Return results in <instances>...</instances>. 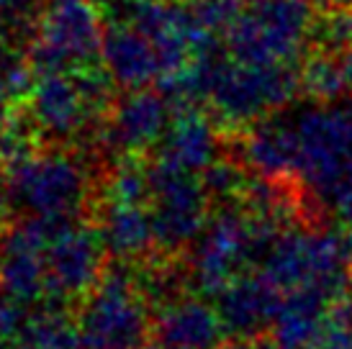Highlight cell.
Wrapping results in <instances>:
<instances>
[{
	"mask_svg": "<svg viewBox=\"0 0 352 349\" xmlns=\"http://www.w3.org/2000/svg\"><path fill=\"white\" fill-rule=\"evenodd\" d=\"M314 26L311 0H250L226 31V47L239 62L294 65Z\"/></svg>",
	"mask_w": 352,
	"mask_h": 349,
	"instance_id": "obj_3",
	"label": "cell"
},
{
	"mask_svg": "<svg viewBox=\"0 0 352 349\" xmlns=\"http://www.w3.org/2000/svg\"><path fill=\"white\" fill-rule=\"evenodd\" d=\"M0 221H3V203H0Z\"/></svg>",
	"mask_w": 352,
	"mask_h": 349,
	"instance_id": "obj_40",
	"label": "cell"
},
{
	"mask_svg": "<svg viewBox=\"0 0 352 349\" xmlns=\"http://www.w3.org/2000/svg\"><path fill=\"white\" fill-rule=\"evenodd\" d=\"M298 75L291 65H254V62H219L208 90V103L216 118L229 126L260 121L275 108L291 103L298 90Z\"/></svg>",
	"mask_w": 352,
	"mask_h": 349,
	"instance_id": "obj_7",
	"label": "cell"
},
{
	"mask_svg": "<svg viewBox=\"0 0 352 349\" xmlns=\"http://www.w3.org/2000/svg\"><path fill=\"white\" fill-rule=\"evenodd\" d=\"M34 126L54 142H67L100 116L88 100L75 72H44L29 93Z\"/></svg>",
	"mask_w": 352,
	"mask_h": 349,
	"instance_id": "obj_12",
	"label": "cell"
},
{
	"mask_svg": "<svg viewBox=\"0 0 352 349\" xmlns=\"http://www.w3.org/2000/svg\"><path fill=\"white\" fill-rule=\"evenodd\" d=\"M23 324H26L23 303H19L16 298H10L8 293L0 291V347L21 337Z\"/></svg>",
	"mask_w": 352,
	"mask_h": 349,
	"instance_id": "obj_27",
	"label": "cell"
},
{
	"mask_svg": "<svg viewBox=\"0 0 352 349\" xmlns=\"http://www.w3.org/2000/svg\"><path fill=\"white\" fill-rule=\"evenodd\" d=\"M260 264L283 293L314 291L329 303L350 293V239L329 229L278 234Z\"/></svg>",
	"mask_w": 352,
	"mask_h": 349,
	"instance_id": "obj_1",
	"label": "cell"
},
{
	"mask_svg": "<svg viewBox=\"0 0 352 349\" xmlns=\"http://www.w3.org/2000/svg\"><path fill=\"white\" fill-rule=\"evenodd\" d=\"M10 103H13V100H10L8 93H6L3 85H0V134L10 126V111H8Z\"/></svg>",
	"mask_w": 352,
	"mask_h": 349,
	"instance_id": "obj_30",
	"label": "cell"
},
{
	"mask_svg": "<svg viewBox=\"0 0 352 349\" xmlns=\"http://www.w3.org/2000/svg\"><path fill=\"white\" fill-rule=\"evenodd\" d=\"M54 0H6V5H13V8L19 10H29V8H36V5H50Z\"/></svg>",
	"mask_w": 352,
	"mask_h": 349,
	"instance_id": "obj_32",
	"label": "cell"
},
{
	"mask_svg": "<svg viewBox=\"0 0 352 349\" xmlns=\"http://www.w3.org/2000/svg\"><path fill=\"white\" fill-rule=\"evenodd\" d=\"M314 36L332 52L352 47V8H334L329 19L316 21Z\"/></svg>",
	"mask_w": 352,
	"mask_h": 349,
	"instance_id": "obj_26",
	"label": "cell"
},
{
	"mask_svg": "<svg viewBox=\"0 0 352 349\" xmlns=\"http://www.w3.org/2000/svg\"><path fill=\"white\" fill-rule=\"evenodd\" d=\"M98 232L116 260H139L157 244L152 211L144 203H106Z\"/></svg>",
	"mask_w": 352,
	"mask_h": 349,
	"instance_id": "obj_20",
	"label": "cell"
},
{
	"mask_svg": "<svg viewBox=\"0 0 352 349\" xmlns=\"http://www.w3.org/2000/svg\"><path fill=\"white\" fill-rule=\"evenodd\" d=\"M337 59H340V67H342V78H344V90L352 95V47L342 49L340 54H337Z\"/></svg>",
	"mask_w": 352,
	"mask_h": 349,
	"instance_id": "obj_29",
	"label": "cell"
},
{
	"mask_svg": "<svg viewBox=\"0 0 352 349\" xmlns=\"http://www.w3.org/2000/svg\"><path fill=\"white\" fill-rule=\"evenodd\" d=\"M280 306L278 288L265 275H236L224 291L216 295V308L229 334L254 337L273 326Z\"/></svg>",
	"mask_w": 352,
	"mask_h": 349,
	"instance_id": "obj_14",
	"label": "cell"
},
{
	"mask_svg": "<svg viewBox=\"0 0 352 349\" xmlns=\"http://www.w3.org/2000/svg\"><path fill=\"white\" fill-rule=\"evenodd\" d=\"M0 8H8V5H6V0H0Z\"/></svg>",
	"mask_w": 352,
	"mask_h": 349,
	"instance_id": "obj_39",
	"label": "cell"
},
{
	"mask_svg": "<svg viewBox=\"0 0 352 349\" xmlns=\"http://www.w3.org/2000/svg\"><path fill=\"white\" fill-rule=\"evenodd\" d=\"M170 100L149 90H131L118 100L106 126V144L121 155H137L162 142L170 126Z\"/></svg>",
	"mask_w": 352,
	"mask_h": 349,
	"instance_id": "obj_13",
	"label": "cell"
},
{
	"mask_svg": "<svg viewBox=\"0 0 352 349\" xmlns=\"http://www.w3.org/2000/svg\"><path fill=\"white\" fill-rule=\"evenodd\" d=\"M219 155V134L211 118L196 108H183L173 116L162 136V159L180 165L190 172H204Z\"/></svg>",
	"mask_w": 352,
	"mask_h": 349,
	"instance_id": "obj_18",
	"label": "cell"
},
{
	"mask_svg": "<svg viewBox=\"0 0 352 349\" xmlns=\"http://www.w3.org/2000/svg\"><path fill=\"white\" fill-rule=\"evenodd\" d=\"M257 349H280V347H278V344H260Z\"/></svg>",
	"mask_w": 352,
	"mask_h": 349,
	"instance_id": "obj_37",
	"label": "cell"
},
{
	"mask_svg": "<svg viewBox=\"0 0 352 349\" xmlns=\"http://www.w3.org/2000/svg\"><path fill=\"white\" fill-rule=\"evenodd\" d=\"M157 339L177 349H216L226 334L219 308L201 298H177L155 321Z\"/></svg>",
	"mask_w": 352,
	"mask_h": 349,
	"instance_id": "obj_16",
	"label": "cell"
},
{
	"mask_svg": "<svg viewBox=\"0 0 352 349\" xmlns=\"http://www.w3.org/2000/svg\"><path fill=\"white\" fill-rule=\"evenodd\" d=\"M327 205L337 214V218H340L344 226H350L352 229V185L350 188H344V190H340Z\"/></svg>",
	"mask_w": 352,
	"mask_h": 349,
	"instance_id": "obj_28",
	"label": "cell"
},
{
	"mask_svg": "<svg viewBox=\"0 0 352 349\" xmlns=\"http://www.w3.org/2000/svg\"><path fill=\"white\" fill-rule=\"evenodd\" d=\"M100 59L113 85L126 90H142L152 80L162 78V62L155 44L137 26H108L100 44Z\"/></svg>",
	"mask_w": 352,
	"mask_h": 349,
	"instance_id": "obj_15",
	"label": "cell"
},
{
	"mask_svg": "<svg viewBox=\"0 0 352 349\" xmlns=\"http://www.w3.org/2000/svg\"><path fill=\"white\" fill-rule=\"evenodd\" d=\"M59 223V218L29 216L0 242V291L23 306L39 303L50 295L47 247Z\"/></svg>",
	"mask_w": 352,
	"mask_h": 349,
	"instance_id": "obj_11",
	"label": "cell"
},
{
	"mask_svg": "<svg viewBox=\"0 0 352 349\" xmlns=\"http://www.w3.org/2000/svg\"><path fill=\"white\" fill-rule=\"evenodd\" d=\"M106 29L90 0H54L41 13L36 39L29 49L31 67L44 72H72L93 65L100 54Z\"/></svg>",
	"mask_w": 352,
	"mask_h": 349,
	"instance_id": "obj_8",
	"label": "cell"
},
{
	"mask_svg": "<svg viewBox=\"0 0 352 349\" xmlns=\"http://www.w3.org/2000/svg\"><path fill=\"white\" fill-rule=\"evenodd\" d=\"M278 236V221L270 214L219 211L193 242L190 282L196 293L219 295L250 262H263Z\"/></svg>",
	"mask_w": 352,
	"mask_h": 349,
	"instance_id": "obj_2",
	"label": "cell"
},
{
	"mask_svg": "<svg viewBox=\"0 0 352 349\" xmlns=\"http://www.w3.org/2000/svg\"><path fill=\"white\" fill-rule=\"evenodd\" d=\"M19 349H39V347H31V344H21Z\"/></svg>",
	"mask_w": 352,
	"mask_h": 349,
	"instance_id": "obj_38",
	"label": "cell"
},
{
	"mask_svg": "<svg viewBox=\"0 0 352 349\" xmlns=\"http://www.w3.org/2000/svg\"><path fill=\"white\" fill-rule=\"evenodd\" d=\"M106 252L98 229L75 218L59 223L47 247V280L52 298L72 301L88 295L103 278Z\"/></svg>",
	"mask_w": 352,
	"mask_h": 349,
	"instance_id": "obj_10",
	"label": "cell"
},
{
	"mask_svg": "<svg viewBox=\"0 0 352 349\" xmlns=\"http://www.w3.org/2000/svg\"><path fill=\"white\" fill-rule=\"evenodd\" d=\"M301 85L306 87V93L322 103H332L337 98L347 93L344 90V78L342 67H340V59L337 57H314L309 59V65L303 67Z\"/></svg>",
	"mask_w": 352,
	"mask_h": 349,
	"instance_id": "obj_22",
	"label": "cell"
},
{
	"mask_svg": "<svg viewBox=\"0 0 352 349\" xmlns=\"http://www.w3.org/2000/svg\"><path fill=\"white\" fill-rule=\"evenodd\" d=\"M350 260H352V236H350Z\"/></svg>",
	"mask_w": 352,
	"mask_h": 349,
	"instance_id": "obj_41",
	"label": "cell"
},
{
	"mask_svg": "<svg viewBox=\"0 0 352 349\" xmlns=\"http://www.w3.org/2000/svg\"><path fill=\"white\" fill-rule=\"evenodd\" d=\"M193 16L196 21L211 34H224L232 29V23L236 21V16L242 13V3L239 0H196L193 5Z\"/></svg>",
	"mask_w": 352,
	"mask_h": 349,
	"instance_id": "obj_24",
	"label": "cell"
},
{
	"mask_svg": "<svg viewBox=\"0 0 352 349\" xmlns=\"http://www.w3.org/2000/svg\"><path fill=\"white\" fill-rule=\"evenodd\" d=\"M142 349H177V347H170V344H162V341H160L155 347H142Z\"/></svg>",
	"mask_w": 352,
	"mask_h": 349,
	"instance_id": "obj_36",
	"label": "cell"
},
{
	"mask_svg": "<svg viewBox=\"0 0 352 349\" xmlns=\"http://www.w3.org/2000/svg\"><path fill=\"white\" fill-rule=\"evenodd\" d=\"M103 3H106V5H129L131 0H103Z\"/></svg>",
	"mask_w": 352,
	"mask_h": 349,
	"instance_id": "obj_35",
	"label": "cell"
},
{
	"mask_svg": "<svg viewBox=\"0 0 352 349\" xmlns=\"http://www.w3.org/2000/svg\"><path fill=\"white\" fill-rule=\"evenodd\" d=\"M242 159L265 180H283L285 174L298 172V136L294 118L257 124L242 144Z\"/></svg>",
	"mask_w": 352,
	"mask_h": 349,
	"instance_id": "obj_17",
	"label": "cell"
},
{
	"mask_svg": "<svg viewBox=\"0 0 352 349\" xmlns=\"http://www.w3.org/2000/svg\"><path fill=\"white\" fill-rule=\"evenodd\" d=\"M142 282L129 270L106 272L78 316L80 349H142L149 334Z\"/></svg>",
	"mask_w": 352,
	"mask_h": 349,
	"instance_id": "obj_5",
	"label": "cell"
},
{
	"mask_svg": "<svg viewBox=\"0 0 352 349\" xmlns=\"http://www.w3.org/2000/svg\"><path fill=\"white\" fill-rule=\"evenodd\" d=\"M329 301L314 291H291L280 298L273 319V339L280 349H311L327 326Z\"/></svg>",
	"mask_w": 352,
	"mask_h": 349,
	"instance_id": "obj_19",
	"label": "cell"
},
{
	"mask_svg": "<svg viewBox=\"0 0 352 349\" xmlns=\"http://www.w3.org/2000/svg\"><path fill=\"white\" fill-rule=\"evenodd\" d=\"M149 201L155 242L165 252L193 244L208 223V190L198 172L157 159L149 167Z\"/></svg>",
	"mask_w": 352,
	"mask_h": 349,
	"instance_id": "obj_9",
	"label": "cell"
},
{
	"mask_svg": "<svg viewBox=\"0 0 352 349\" xmlns=\"http://www.w3.org/2000/svg\"><path fill=\"white\" fill-rule=\"evenodd\" d=\"M332 8H352V0H327Z\"/></svg>",
	"mask_w": 352,
	"mask_h": 349,
	"instance_id": "obj_34",
	"label": "cell"
},
{
	"mask_svg": "<svg viewBox=\"0 0 352 349\" xmlns=\"http://www.w3.org/2000/svg\"><path fill=\"white\" fill-rule=\"evenodd\" d=\"M298 174L324 205L352 185V106L324 103L294 116Z\"/></svg>",
	"mask_w": 352,
	"mask_h": 349,
	"instance_id": "obj_4",
	"label": "cell"
},
{
	"mask_svg": "<svg viewBox=\"0 0 352 349\" xmlns=\"http://www.w3.org/2000/svg\"><path fill=\"white\" fill-rule=\"evenodd\" d=\"M216 349H257V347H250L245 341H232V344H219Z\"/></svg>",
	"mask_w": 352,
	"mask_h": 349,
	"instance_id": "obj_33",
	"label": "cell"
},
{
	"mask_svg": "<svg viewBox=\"0 0 352 349\" xmlns=\"http://www.w3.org/2000/svg\"><path fill=\"white\" fill-rule=\"evenodd\" d=\"M204 185L208 195L214 198H234L247 190L242 167H236L234 162H224V159H216L211 167H206Z\"/></svg>",
	"mask_w": 352,
	"mask_h": 349,
	"instance_id": "obj_25",
	"label": "cell"
},
{
	"mask_svg": "<svg viewBox=\"0 0 352 349\" xmlns=\"http://www.w3.org/2000/svg\"><path fill=\"white\" fill-rule=\"evenodd\" d=\"M6 195L16 208L41 218H75L88 198V172L62 152H29L8 162Z\"/></svg>",
	"mask_w": 352,
	"mask_h": 349,
	"instance_id": "obj_6",
	"label": "cell"
},
{
	"mask_svg": "<svg viewBox=\"0 0 352 349\" xmlns=\"http://www.w3.org/2000/svg\"><path fill=\"white\" fill-rule=\"evenodd\" d=\"M13 59V52H10V39H8V31L0 26V65H6Z\"/></svg>",
	"mask_w": 352,
	"mask_h": 349,
	"instance_id": "obj_31",
	"label": "cell"
},
{
	"mask_svg": "<svg viewBox=\"0 0 352 349\" xmlns=\"http://www.w3.org/2000/svg\"><path fill=\"white\" fill-rule=\"evenodd\" d=\"M149 170L137 162H124L106 183V203H147Z\"/></svg>",
	"mask_w": 352,
	"mask_h": 349,
	"instance_id": "obj_23",
	"label": "cell"
},
{
	"mask_svg": "<svg viewBox=\"0 0 352 349\" xmlns=\"http://www.w3.org/2000/svg\"><path fill=\"white\" fill-rule=\"evenodd\" d=\"M23 344L39 349H78L80 334L78 321H72L59 308L36 311L23 324Z\"/></svg>",
	"mask_w": 352,
	"mask_h": 349,
	"instance_id": "obj_21",
	"label": "cell"
}]
</instances>
